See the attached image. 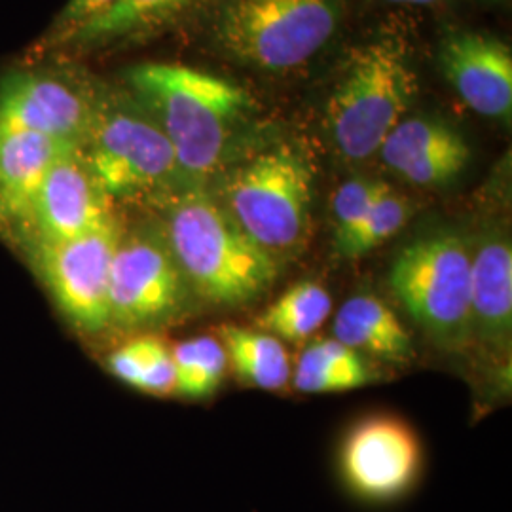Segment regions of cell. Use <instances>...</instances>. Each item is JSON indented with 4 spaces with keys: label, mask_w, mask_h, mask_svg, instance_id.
<instances>
[{
    "label": "cell",
    "mask_w": 512,
    "mask_h": 512,
    "mask_svg": "<svg viewBox=\"0 0 512 512\" xmlns=\"http://www.w3.org/2000/svg\"><path fill=\"white\" fill-rule=\"evenodd\" d=\"M128 82L133 99L171 143L186 183L226 160L255 107L238 84L184 65L145 63L129 71Z\"/></svg>",
    "instance_id": "6da1fadb"
},
{
    "label": "cell",
    "mask_w": 512,
    "mask_h": 512,
    "mask_svg": "<svg viewBox=\"0 0 512 512\" xmlns=\"http://www.w3.org/2000/svg\"><path fill=\"white\" fill-rule=\"evenodd\" d=\"M156 207L167 245L190 291L230 308L270 291L277 277L274 256L258 247L198 186H186Z\"/></svg>",
    "instance_id": "7a4b0ae2"
},
{
    "label": "cell",
    "mask_w": 512,
    "mask_h": 512,
    "mask_svg": "<svg viewBox=\"0 0 512 512\" xmlns=\"http://www.w3.org/2000/svg\"><path fill=\"white\" fill-rule=\"evenodd\" d=\"M80 152L110 202H162L186 183L164 131L131 95L97 99Z\"/></svg>",
    "instance_id": "3957f363"
},
{
    "label": "cell",
    "mask_w": 512,
    "mask_h": 512,
    "mask_svg": "<svg viewBox=\"0 0 512 512\" xmlns=\"http://www.w3.org/2000/svg\"><path fill=\"white\" fill-rule=\"evenodd\" d=\"M416 92V73L395 42L355 48L327 103V128L340 156L359 162L380 152Z\"/></svg>",
    "instance_id": "277c9868"
},
{
    "label": "cell",
    "mask_w": 512,
    "mask_h": 512,
    "mask_svg": "<svg viewBox=\"0 0 512 512\" xmlns=\"http://www.w3.org/2000/svg\"><path fill=\"white\" fill-rule=\"evenodd\" d=\"M389 285L420 329L446 351H465L471 330V249L454 234H437L404 247Z\"/></svg>",
    "instance_id": "5b68a950"
},
{
    "label": "cell",
    "mask_w": 512,
    "mask_h": 512,
    "mask_svg": "<svg viewBox=\"0 0 512 512\" xmlns=\"http://www.w3.org/2000/svg\"><path fill=\"white\" fill-rule=\"evenodd\" d=\"M338 23L336 0H228L215 33L220 48L241 63L287 71L325 48Z\"/></svg>",
    "instance_id": "8992f818"
},
{
    "label": "cell",
    "mask_w": 512,
    "mask_h": 512,
    "mask_svg": "<svg viewBox=\"0 0 512 512\" xmlns=\"http://www.w3.org/2000/svg\"><path fill=\"white\" fill-rule=\"evenodd\" d=\"M310 167L291 150H270L239 165L224 186L226 211L274 256L293 253L310 228Z\"/></svg>",
    "instance_id": "52a82bcc"
},
{
    "label": "cell",
    "mask_w": 512,
    "mask_h": 512,
    "mask_svg": "<svg viewBox=\"0 0 512 512\" xmlns=\"http://www.w3.org/2000/svg\"><path fill=\"white\" fill-rule=\"evenodd\" d=\"M188 291L158 220L122 228L110 268V329L167 325L183 313Z\"/></svg>",
    "instance_id": "ba28073f"
},
{
    "label": "cell",
    "mask_w": 512,
    "mask_h": 512,
    "mask_svg": "<svg viewBox=\"0 0 512 512\" xmlns=\"http://www.w3.org/2000/svg\"><path fill=\"white\" fill-rule=\"evenodd\" d=\"M122 228L114 215L88 234L37 245L23 255L65 323L82 336L110 329V268Z\"/></svg>",
    "instance_id": "9c48e42d"
},
{
    "label": "cell",
    "mask_w": 512,
    "mask_h": 512,
    "mask_svg": "<svg viewBox=\"0 0 512 512\" xmlns=\"http://www.w3.org/2000/svg\"><path fill=\"white\" fill-rule=\"evenodd\" d=\"M97 99L73 74L23 69L0 80V126L31 131L80 148L92 128Z\"/></svg>",
    "instance_id": "30bf717a"
},
{
    "label": "cell",
    "mask_w": 512,
    "mask_h": 512,
    "mask_svg": "<svg viewBox=\"0 0 512 512\" xmlns=\"http://www.w3.org/2000/svg\"><path fill=\"white\" fill-rule=\"evenodd\" d=\"M420 467V440L403 420L391 416H374L355 425L340 452L344 482L365 501L385 503L406 494Z\"/></svg>",
    "instance_id": "8fae6325"
},
{
    "label": "cell",
    "mask_w": 512,
    "mask_h": 512,
    "mask_svg": "<svg viewBox=\"0 0 512 512\" xmlns=\"http://www.w3.org/2000/svg\"><path fill=\"white\" fill-rule=\"evenodd\" d=\"M116 213L86 164L80 148L63 152L40 184L29 239L21 255L37 245L78 238Z\"/></svg>",
    "instance_id": "7c38bea8"
},
{
    "label": "cell",
    "mask_w": 512,
    "mask_h": 512,
    "mask_svg": "<svg viewBox=\"0 0 512 512\" xmlns=\"http://www.w3.org/2000/svg\"><path fill=\"white\" fill-rule=\"evenodd\" d=\"M440 69L469 109L488 118H511V48L488 35L456 33L442 40Z\"/></svg>",
    "instance_id": "4fadbf2b"
},
{
    "label": "cell",
    "mask_w": 512,
    "mask_h": 512,
    "mask_svg": "<svg viewBox=\"0 0 512 512\" xmlns=\"http://www.w3.org/2000/svg\"><path fill=\"white\" fill-rule=\"evenodd\" d=\"M31 131L0 126V238L23 253L40 184L55 160L71 150Z\"/></svg>",
    "instance_id": "5bb4252c"
},
{
    "label": "cell",
    "mask_w": 512,
    "mask_h": 512,
    "mask_svg": "<svg viewBox=\"0 0 512 512\" xmlns=\"http://www.w3.org/2000/svg\"><path fill=\"white\" fill-rule=\"evenodd\" d=\"M384 164L418 186H440L456 179L471 160V148L458 131L429 118H403L380 148Z\"/></svg>",
    "instance_id": "9a60e30c"
},
{
    "label": "cell",
    "mask_w": 512,
    "mask_h": 512,
    "mask_svg": "<svg viewBox=\"0 0 512 512\" xmlns=\"http://www.w3.org/2000/svg\"><path fill=\"white\" fill-rule=\"evenodd\" d=\"M473 342L505 355L512 334V247L503 234H488L471 251Z\"/></svg>",
    "instance_id": "2e32d148"
},
{
    "label": "cell",
    "mask_w": 512,
    "mask_h": 512,
    "mask_svg": "<svg viewBox=\"0 0 512 512\" xmlns=\"http://www.w3.org/2000/svg\"><path fill=\"white\" fill-rule=\"evenodd\" d=\"M205 0H114L105 12L80 25L57 50L92 52L118 42L147 37L173 23Z\"/></svg>",
    "instance_id": "e0dca14e"
},
{
    "label": "cell",
    "mask_w": 512,
    "mask_h": 512,
    "mask_svg": "<svg viewBox=\"0 0 512 512\" xmlns=\"http://www.w3.org/2000/svg\"><path fill=\"white\" fill-rule=\"evenodd\" d=\"M334 340L380 361L404 363L412 357V338L395 311L372 294L344 302L332 325Z\"/></svg>",
    "instance_id": "ac0fdd59"
},
{
    "label": "cell",
    "mask_w": 512,
    "mask_h": 512,
    "mask_svg": "<svg viewBox=\"0 0 512 512\" xmlns=\"http://www.w3.org/2000/svg\"><path fill=\"white\" fill-rule=\"evenodd\" d=\"M220 344L241 384L277 391L291 380V359L281 340L264 330L222 327Z\"/></svg>",
    "instance_id": "d6986e66"
},
{
    "label": "cell",
    "mask_w": 512,
    "mask_h": 512,
    "mask_svg": "<svg viewBox=\"0 0 512 512\" xmlns=\"http://www.w3.org/2000/svg\"><path fill=\"white\" fill-rule=\"evenodd\" d=\"M293 382L302 393L327 395L370 384L372 372L357 351L334 338H325L302 351Z\"/></svg>",
    "instance_id": "ffe728a7"
},
{
    "label": "cell",
    "mask_w": 512,
    "mask_h": 512,
    "mask_svg": "<svg viewBox=\"0 0 512 512\" xmlns=\"http://www.w3.org/2000/svg\"><path fill=\"white\" fill-rule=\"evenodd\" d=\"M110 374L141 393L175 395L173 353L162 338L141 334L126 340L107 357Z\"/></svg>",
    "instance_id": "44dd1931"
},
{
    "label": "cell",
    "mask_w": 512,
    "mask_h": 512,
    "mask_svg": "<svg viewBox=\"0 0 512 512\" xmlns=\"http://www.w3.org/2000/svg\"><path fill=\"white\" fill-rule=\"evenodd\" d=\"M332 310L330 294L323 285L302 281L289 287L256 319L258 329L281 342H304L321 329Z\"/></svg>",
    "instance_id": "7402d4cb"
},
{
    "label": "cell",
    "mask_w": 512,
    "mask_h": 512,
    "mask_svg": "<svg viewBox=\"0 0 512 512\" xmlns=\"http://www.w3.org/2000/svg\"><path fill=\"white\" fill-rule=\"evenodd\" d=\"M175 365V395L207 399L219 389L228 359L219 340L200 336L171 348Z\"/></svg>",
    "instance_id": "603a6c76"
},
{
    "label": "cell",
    "mask_w": 512,
    "mask_h": 512,
    "mask_svg": "<svg viewBox=\"0 0 512 512\" xmlns=\"http://www.w3.org/2000/svg\"><path fill=\"white\" fill-rule=\"evenodd\" d=\"M410 207L401 194L384 184L363 222L336 249L340 255L359 258L393 238L408 220Z\"/></svg>",
    "instance_id": "cb8c5ba5"
},
{
    "label": "cell",
    "mask_w": 512,
    "mask_h": 512,
    "mask_svg": "<svg viewBox=\"0 0 512 512\" xmlns=\"http://www.w3.org/2000/svg\"><path fill=\"white\" fill-rule=\"evenodd\" d=\"M385 183L355 177L342 184L332 198V220H334V243H344L363 222L372 203L378 198Z\"/></svg>",
    "instance_id": "d4e9b609"
},
{
    "label": "cell",
    "mask_w": 512,
    "mask_h": 512,
    "mask_svg": "<svg viewBox=\"0 0 512 512\" xmlns=\"http://www.w3.org/2000/svg\"><path fill=\"white\" fill-rule=\"evenodd\" d=\"M112 4L114 0H69L55 19L54 25L50 27V31L35 44V57H44L50 52H55V48L80 25L99 16Z\"/></svg>",
    "instance_id": "484cf974"
},
{
    "label": "cell",
    "mask_w": 512,
    "mask_h": 512,
    "mask_svg": "<svg viewBox=\"0 0 512 512\" xmlns=\"http://www.w3.org/2000/svg\"><path fill=\"white\" fill-rule=\"evenodd\" d=\"M387 2H395V4H433L437 0H387Z\"/></svg>",
    "instance_id": "4316f807"
}]
</instances>
